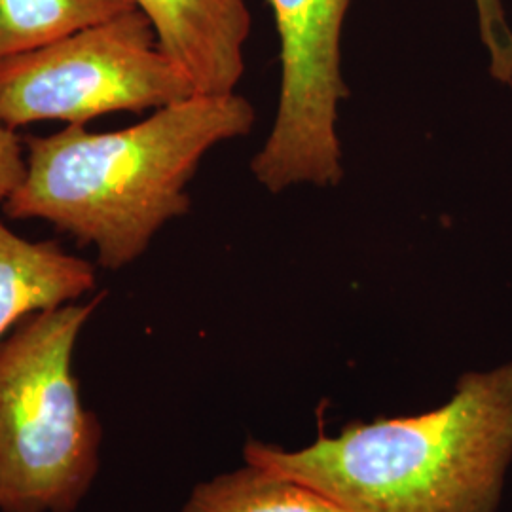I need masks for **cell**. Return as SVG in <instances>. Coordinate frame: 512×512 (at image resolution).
I'll list each match as a JSON object with an SVG mask.
<instances>
[{"mask_svg": "<svg viewBox=\"0 0 512 512\" xmlns=\"http://www.w3.org/2000/svg\"><path fill=\"white\" fill-rule=\"evenodd\" d=\"M181 512H349L310 486L245 461L194 488Z\"/></svg>", "mask_w": 512, "mask_h": 512, "instance_id": "obj_8", "label": "cell"}, {"mask_svg": "<svg viewBox=\"0 0 512 512\" xmlns=\"http://www.w3.org/2000/svg\"><path fill=\"white\" fill-rule=\"evenodd\" d=\"M279 38L274 124L251 162L270 194L296 186L329 188L344 177L338 135L349 97L342 74V33L353 0H268Z\"/></svg>", "mask_w": 512, "mask_h": 512, "instance_id": "obj_5", "label": "cell"}, {"mask_svg": "<svg viewBox=\"0 0 512 512\" xmlns=\"http://www.w3.org/2000/svg\"><path fill=\"white\" fill-rule=\"evenodd\" d=\"M478 29L488 52V71L499 84L512 86V29L501 0H475Z\"/></svg>", "mask_w": 512, "mask_h": 512, "instance_id": "obj_10", "label": "cell"}, {"mask_svg": "<svg viewBox=\"0 0 512 512\" xmlns=\"http://www.w3.org/2000/svg\"><path fill=\"white\" fill-rule=\"evenodd\" d=\"M133 8L135 0H0V59L48 46Z\"/></svg>", "mask_w": 512, "mask_h": 512, "instance_id": "obj_9", "label": "cell"}, {"mask_svg": "<svg viewBox=\"0 0 512 512\" xmlns=\"http://www.w3.org/2000/svg\"><path fill=\"white\" fill-rule=\"evenodd\" d=\"M150 19L158 44L196 93H236L251 35L247 0H135Z\"/></svg>", "mask_w": 512, "mask_h": 512, "instance_id": "obj_6", "label": "cell"}, {"mask_svg": "<svg viewBox=\"0 0 512 512\" xmlns=\"http://www.w3.org/2000/svg\"><path fill=\"white\" fill-rule=\"evenodd\" d=\"M101 300L33 313L0 342V512H74L92 488L103 429L73 353Z\"/></svg>", "mask_w": 512, "mask_h": 512, "instance_id": "obj_3", "label": "cell"}, {"mask_svg": "<svg viewBox=\"0 0 512 512\" xmlns=\"http://www.w3.org/2000/svg\"><path fill=\"white\" fill-rule=\"evenodd\" d=\"M255 118L243 95L198 93L120 131L69 126L27 137V177L4 211L54 224L80 245H95L99 266L120 270L169 220L188 213L186 188L203 158L251 133Z\"/></svg>", "mask_w": 512, "mask_h": 512, "instance_id": "obj_1", "label": "cell"}, {"mask_svg": "<svg viewBox=\"0 0 512 512\" xmlns=\"http://www.w3.org/2000/svg\"><path fill=\"white\" fill-rule=\"evenodd\" d=\"M95 287V268L55 241L19 238L0 220V342L38 311L71 304Z\"/></svg>", "mask_w": 512, "mask_h": 512, "instance_id": "obj_7", "label": "cell"}, {"mask_svg": "<svg viewBox=\"0 0 512 512\" xmlns=\"http://www.w3.org/2000/svg\"><path fill=\"white\" fill-rule=\"evenodd\" d=\"M27 177V158L14 128L0 116V202H6Z\"/></svg>", "mask_w": 512, "mask_h": 512, "instance_id": "obj_11", "label": "cell"}, {"mask_svg": "<svg viewBox=\"0 0 512 512\" xmlns=\"http://www.w3.org/2000/svg\"><path fill=\"white\" fill-rule=\"evenodd\" d=\"M198 95L133 8L48 46L0 59V116L18 129L42 120L86 126L129 110H158Z\"/></svg>", "mask_w": 512, "mask_h": 512, "instance_id": "obj_4", "label": "cell"}, {"mask_svg": "<svg viewBox=\"0 0 512 512\" xmlns=\"http://www.w3.org/2000/svg\"><path fill=\"white\" fill-rule=\"evenodd\" d=\"M247 463L294 478L349 512H497L512 459V363L467 372L437 408L319 427L300 450L249 440Z\"/></svg>", "mask_w": 512, "mask_h": 512, "instance_id": "obj_2", "label": "cell"}]
</instances>
